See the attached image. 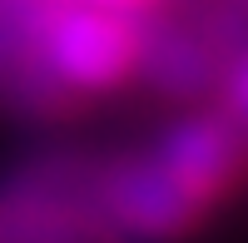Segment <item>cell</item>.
I'll return each instance as SVG.
<instances>
[{"label": "cell", "mask_w": 248, "mask_h": 243, "mask_svg": "<svg viewBox=\"0 0 248 243\" xmlns=\"http://www.w3.org/2000/svg\"><path fill=\"white\" fill-rule=\"evenodd\" d=\"M223 50L209 40L199 20H174L149 10L139 30V75L164 99H199L218 85Z\"/></svg>", "instance_id": "obj_4"}, {"label": "cell", "mask_w": 248, "mask_h": 243, "mask_svg": "<svg viewBox=\"0 0 248 243\" xmlns=\"http://www.w3.org/2000/svg\"><path fill=\"white\" fill-rule=\"evenodd\" d=\"M223 5H233V10H243V15H248V0H223Z\"/></svg>", "instance_id": "obj_9"}, {"label": "cell", "mask_w": 248, "mask_h": 243, "mask_svg": "<svg viewBox=\"0 0 248 243\" xmlns=\"http://www.w3.org/2000/svg\"><path fill=\"white\" fill-rule=\"evenodd\" d=\"M214 204L184 184L159 154H114L99 159V213L124 228V238L169 243L203 224Z\"/></svg>", "instance_id": "obj_2"}, {"label": "cell", "mask_w": 248, "mask_h": 243, "mask_svg": "<svg viewBox=\"0 0 248 243\" xmlns=\"http://www.w3.org/2000/svg\"><path fill=\"white\" fill-rule=\"evenodd\" d=\"M218 109L233 119V124L248 134V40L238 50L223 55V65H218Z\"/></svg>", "instance_id": "obj_7"}, {"label": "cell", "mask_w": 248, "mask_h": 243, "mask_svg": "<svg viewBox=\"0 0 248 243\" xmlns=\"http://www.w3.org/2000/svg\"><path fill=\"white\" fill-rule=\"evenodd\" d=\"M40 5H45V0H0V79H5V70L20 55L35 50Z\"/></svg>", "instance_id": "obj_6"}, {"label": "cell", "mask_w": 248, "mask_h": 243, "mask_svg": "<svg viewBox=\"0 0 248 243\" xmlns=\"http://www.w3.org/2000/svg\"><path fill=\"white\" fill-rule=\"evenodd\" d=\"M0 243H129L94 204L0 184Z\"/></svg>", "instance_id": "obj_5"}, {"label": "cell", "mask_w": 248, "mask_h": 243, "mask_svg": "<svg viewBox=\"0 0 248 243\" xmlns=\"http://www.w3.org/2000/svg\"><path fill=\"white\" fill-rule=\"evenodd\" d=\"M94 5H109V10H129V15H149L159 10L164 0H94Z\"/></svg>", "instance_id": "obj_8"}, {"label": "cell", "mask_w": 248, "mask_h": 243, "mask_svg": "<svg viewBox=\"0 0 248 243\" xmlns=\"http://www.w3.org/2000/svg\"><path fill=\"white\" fill-rule=\"evenodd\" d=\"M139 30L144 15L129 10H109L94 0H45L35 50L85 99V94H109L139 75Z\"/></svg>", "instance_id": "obj_1"}, {"label": "cell", "mask_w": 248, "mask_h": 243, "mask_svg": "<svg viewBox=\"0 0 248 243\" xmlns=\"http://www.w3.org/2000/svg\"><path fill=\"white\" fill-rule=\"evenodd\" d=\"M154 154L203 198V204H218L223 194H233L238 184H248V134L223 109L184 114L179 124L164 129Z\"/></svg>", "instance_id": "obj_3"}]
</instances>
